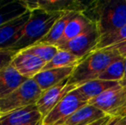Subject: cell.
<instances>
[{
	"label": "cell",
	"mask_w": 126,
	"mask_h": 125,
	"mask_svg": "<svg viewBox=\"0 0 126 125\" xmlns=\"http://www.w3.org/2000/svg\"><path fill=\"white\" fill-rule=\"evenodd\" d=\"M125 58L120 57L116 59L105 69V71L98 77V79L108 82H120L125 77Z\"/></svg>",
	"instance_id": "44dd1931"
},
{
	"label": "cell",
	"mask_w": 126,
	"mask_h": 125,
	"mask_svg": "<svg viewBox=\"0 0 126 125\" xmlns=\"http://www.w3.org/2000/svg\"><path fill=\"white\" fill-rule=\"evenodd\" d=\"M31 11L0 27V49H10L16 41V35L29 20Z\"/></svg>",
	"instance_id": "7c38bea8"
},
{
	"label": "cell",
	"mask_w": 126,
	"mask_h": 125,
	"mask_svg": "<svg viewBox=\"0 0 126 125\" xmlns=\"http://www.w3.org/2000/svg\"><path fill=\"white\" fill-rule=\"evenodd\" d=\"M106 49H114V50H116L117 52H118V53L119 54L121 57H123L124 58L126 57V43L121 44V45L111 47V48H106Z\"/></svg>",
	"instance_id": "484cf974"
},
{
	"label": "cell",
	"mask_w": 126,
	"mask_h": 125,
	"mask_svg": "<svg viewBox=\"0 0 126 125\" xmlns=\"http://www.w3.org/2000/svg\"><path fill=\"white\" fill-rule=\"evenodd\" d=\"M63 14L62 12H49L42 9L31 11L29 20L17 33L16 41L10 49L21 52L34 45L49 33Z\"/></svg>",
	"instance_id": "7a4b0ae2"
},
{
	"label": "cell",
	"mask_w": 126,
	"mask_h": 125,
	"mask_svg": "<svg viewBox=\"0 0 126 125\" xmlns=\"http://www.w3.org/2000/svg\"><path fill=\"white\" fill-rule=\"evenodd\" d=\"M124 43H126V24L118 30L102 35L95 51L111 48Z\"/></svg>",
	"instance_id": "7402d4cb"
},
{
	"label": "cell",
	"mask_w": 126,
	"mask_h": 125,
	"mask_svg": "<svg viewBox=\"0 0 126 125\" xmlns=\"http://www.w3.org/2000/svg\"><path fill=\"white\" fill-rule=\"evenodd\" d=\"M7 3H8L7 1H2V0H0V8H1V7H3V5H5Z\"/></svg>",
	"instance_id": "f546056e"
},
{
	"label": "cell",
	"mask_w": 126,
	"mask_h": 125,
	"mask_svg": "<svg viewBox=\"0 0 126 125\" xmlns=\"http://www.w3.org/2000/svg\"><path fill=\"white\" fill-rule=\"evenodd\" d=\"M106 114L90 104L83 105L66 121L64 125H89L102 117Z\"/></svg>",
	"instance_id": "9a60e30c"
},
{
	"label": "cell",
	"mask_w": 126,
	"mask_h": 125,
	"mask_svg": "<svg viewBox=\"0 0 126 125\" xmlns=\"http://www.w3.org/2000/svg\"><path fill=\"white\" fill-rule=\"evenodd\" d=\"M0 125H2V124H1V122H0Z\"/></svg>",
	"instance_id": "1f68e13d"
},
{
	"label": "cell",
	"mask_w": 126,
	"mask_h": 125,
	"mask_svg": "<svg viewBox=\"0 0 126 125\" xmlns=\"http://www.w3.org/2000/svg\"><path fill=\"white\" fill-rule=\"evenodd\" d=\"M88 104V100L77 89L70 91L43 119V125H64L74 113Z\"/></svg>",
	"instance_id": "5b68a950"
},
{
	"label": "cell",
	"mask_w": 126,
	"mask_h": 125,
	"mask_svg": "<svg viewBox=\"0 0 126 125\" xmlns=\"http://www.w3.org/2000/svg\"><path fill=\"white\" fill-rule=\"evenodd\" d=\"M112 117H111V116H110V115H106V117H102L100 120L96 121V122L93 123V124H91L89 125H107L110 123V121L112 119Z\"/></svg>",
	"instance_id": "83f0119b"
},
{
	"label": "cell",
	"mask_w": 126,
	"mask_h": 125,
	"mask_svg": "<svg viewBox=\"0 0 126 125\" xmlns=\"http://www.w3.org/2000/svg\"><path fill=\"white\" fill-rule=\"evenodd\" d=\"M83 15L96 23L101 36L126 24V0H97L88 3Z\"/></svg>",
	"instance_id": "6da1fadb"
},
{
	"label": "cell",
	"mask_w": 126,
	"mask_h": 125,
	"mask_svg": "<svg viewBox=\"0 0 126 125\" xmlns=\"http://www.w3.org/2000/svg\"><path fill=\"white\" fill-rule=\"evenodd\" d=\"M125 62H126V57H125ZM123 80H126V64H125V77H124ZM122 80V81H123Z\"/></svg>",
	"instance_id": "4dcf8cb0"
},
{
	"label": "cell",
	"mask_w": 126,
	"mask_h": 125,
	"mask_svg": "<svg viewBox=\"0 0 126 125\" xmlns=\"http://www.w3.org/2000/svg\"><path fill=\"white\" fill-rule=\"evenodd\" d=\"M27 80L10 64L0 70V99L12 94Z\"/></svg>",
	"instance_id": "5bb4252c"
},
{
	"label": "cell",
	"mask_w": 126,
	"mask_h": 125,
	"mask_svg": "<svg viewBox=\"0 0 126 125\" xmlns=\"http://www.w3.org/2000/svg\"><path fill=\"white\" fill-rule=\"evenodd\" d=\"M91 23V21L88 20L82 13H76L68 22L63 36L56 45V46L58 47L75 39L86 30Z\"/></svg>",
	"instance_id": "2e32d148"
},
{
	"label": "cell",
	"mask_w": 126,
	"mask_h": 125,
	"mask_svg": "<svg viewBox=\"0 0 126 125\" xmlns=\"http://www.w3.org/2000/svg\"><path fill=\"white\" fill-rule=\"evenodd\" d=\"M125 120H126V117H125Z\"/></svg>",
	"instance_id": "d6a6232c"
},
{
	"label": "cell",
	"mask_w": 126,
	"mask_h": 125,
	"mask_svg": "<svg viewBox=\"0 0 126 125\" xmlns=\"http://www.w3.org/2000/svg\"><path fill=\"white\" fill-rule=\"evenodd\" d=\"M76 13H79V12H65L63 13V15L54 23L49 33L37 44L56 45L63 36V32L65 30V28H66L68 22L71 20L72 17Z\"/></svg>",
	"instance_id": "ac0fdd59"
},
{
	"label": "cell",
	"mask_w": 126,
	"mask_h": 125,
	"mask_svg": "<svg viewBox=\"0 0 126 125\" xmlns=\"http://www.w3.org/2000/svg\"><path fill=\"white\" fill-rule=\"evenodd\" d=\"M23 125H43V120L39 121L36 123H33V124H23Z\"/></svg>",
	"instance_id": "f1b7e54d"
},
{
	"label": "cell",
	"mask_w": 126,
	"mask_h": 125,
	"mask_svg": "<svg viewBox=\"0 0 126 125\" xmlns=\"http://www.w3.org/2000/svg\"><path fill=\"white\" fill-rule=\"evenodd\" d=\"M43 91L33 79H28L16 90L5 98L0 99V117L7 115L13 111L36 105Z\"/></svg>",
	"instance_id": "277c9868"
},
{
	"label": "cell",
	"mask_w": 126,
	"mask_h": 125,
	"mask_svg": "<svg viewBox=\"0 0 126 125\" xmlns=\"http://www.w3.org/2000/svg\"><path fill=\"white\" fill-rule=\"evenodd\" d=\"M120 57L114 49L94 51L81 59L75 67L73 73L69 78V84L77 87L87 82L98 79L110 63Z\"/></svg>",
	"instance_id": "3957f363"
},
{
	"label": "cell",
	"mask_w": 126,
	"mask_h": 125,
	"mask_svg": "<svg viewBox=\"0 0 126 125\" xmlns=\"http://www.w3.org/2000/svg\"><path fill=\"white\" fill-rule=\"evenodd\" d=\"M59 49L56 45H45V44H36L34 45L28 47V48L22 50L24 52L30 53L35 57H39L45 63H49L53 58Z\"/></svg>",
	"instance_id": "603a6c76"
},
{
	"label": "cell",
	"mask_w": 126,
	"mask_h": 125,
	"mask_svg": "<svg viewBox=\"0 0 126 125\" xmlns=\"http://www.w3.org/2000/svg\"><path fill=\"white\" fill-rule=\"evenodd\" d=\"M17 52H18L11 49H0V70L10 64Z\"/></svg>",
	"instance_id": "cb8c5ba5"
},
{
	"label": "cell",
	"mask_w": 126,
	"mask_h": 125,
	"mask_svg": "<svg viewBox=\"0 0 126 125\" xmlns=\"http://www.w3.org/2000/svg\"><path fill=\"white\" fill-rule=\"evenodd\" d=\"M43 120L36 105H32L13 111L7 115L0 117L2 125H23Z\"/></svg>",
	"instance_id": "30bf717a"
},
{
	"label": "cell",
	"mask_w": 126,
	"mask_h": 125,
	"mask_svg": "<svg viewBox=\"0 0 126 125\" xmlns=\"http://www.w3.org/2000/svg\"><path fill=\"white\" fill-rule=\"evenodd\" d=\"M118 85H119V82L95 79L78 86L76 89L89 101L90 99L94 98L95 97L100 95L106 90Z\"/></svg>",
	"instance_id": "e0dca14e"
},
{
	"label": "cell",
	"mask_w": 126,
	"mask_h": 125,
	"mask_svg": "<svg viewBox=\"0 0 126 125\" xmlns=\"http://www.w3.org/2000/svg\"><path fill=\"white\" fill-rule=\"evenodd\" d=\"M76 66L67 68L51 69L42 70L33 77V81L37 83L42 91H46L54 86L59 84L66 79L70 78Z\"/></svg>",
	"instance_id": "8fae6325"
},
{
	"label": "cell",
	"mask_w": 126,
	"mask_h": 125,
	"mask_svg": "<svg viewBox=\"0 0 126 125\" xmlns=\"http://www.w3.org/2000/svg\"><path fill=\"white\" fill-rule=\"evenodd\" d=\"M107 125H126V120L125 117H113Z\"/></svg>",
	"instance_id": "4316f807"
},
{
	"label": "cell",
	"mask_w": 126,
	"mask_h": 125,
	"mask_svg": "<svg viewBox=\"0 0 126 125\" xmlns=\"http://www.w3.org/2000/svg\"><path fill=\"white\" fill-rule=\"evenodd\" d=\"M125 99V92L122 86L118 85L106 90L99 96L92 98L88 104L100 109L106 115L111 116L113 112L122 106Z\"/></svg>",
	"instance_id": "ba28073f"
},
{
	"label": "cell",
	"mask_w": 126,
	"mask_h": 125,
	"mask_svg": "<svg viewBox=\"0 0 126 125\" xmlns=\"http://www.w3.org/2000/svg\"><path fill=\"white\" fill-rule=\"evenodd\" d=\"M76 88V86L69 84L68 78L58 85L44 91L36 103L37 108L43 117V119L50 113L65 95Z\"/></svg>",
	"instance_id": "52a82bcc"
},
{
	"label": "cell",
	"mask_w": 126,
	"mask_h": 125,
	"mask_svg": "<svg viewBox=\"0 0 126 125\" xmlns=\"http://www.w3.org/2000/svg\"><path fill=\"white\" fill-rule=\"evenodd\" d=\"M119 84L122 86L125 92V99H124V103L120 108L116 110L112 114L111 117H126V80H123L119 82Z\"/></svg>",
	"instance_id": "d4e9b609"
},
{
	"label": "cell",
	"mask_w": 126,
	"mask_h": 125,
	"mask_svg": "<svg viewBox=\"0 0 126 125\" xmlns=\"http://www.w3.org/2000/svg\"><path fill=\"white\" fill-rule=\"evenodd\" d=\"M28 11L23 1H9L0 8V27Z\"/></svg>",
	"instance_id": "d6986e66"
},
{
	"label": "cell",
	"mask_w": 126,
	"mask_h": 125,
	"mask_svg": "<svg viewBox=\"0 0 126 125\" xmlns=\"http://www.w3.org/2000/svg\"><path fill=\"white\" fill-rule=\"evenodd\" d=\"M46 64L47 63L43 60L24 51L17 52L10 63V65L27 79H33L37 74L42 71Z\"/></svg>",
	"instance_id": "9c48e42d"
},
{
	"label": "cell",
	"mask_w": 126,
	"mask_h": 125,
	"mask_svg": "<svg viewBox=\"0 0 126 125\" xmlns=\"http://www.w3.org/2000/svg\"><path fill=\"white\" fill-rule=\"evenodd\" d=\"M81 60V58H79L77 56L74 55L71 52L59 49L56 55L53 57V58L46 64L42 70L76 66Z\"/></svg>",
	"instance_id": "ffe728a7"
},
{
	"label": "cell",
	"mask_w": 126,
	"mask_h": 125,
	"mask_svg": "<svg viewBox=\"0 0 126 125\" xmlns=\"http://www.w3.org/2000/svg\"><path fill=\"white\" fill-rule=\"evenodd\" d=\"M89 2L80 0H40L37 1L38 9L49 12H79L86 10Z\"/></svg>",
	"instance_id": "4fadbf2b"
},
{
	"label": "cell",
	"mask_w": 126,
	"mask_h": 125,
	"mask_svg": "<svg viewBox=\"0 0 126 125\" xmlns=\"http://www.w3.org/2000/svg\"><path fill=\"white\" fill-rule=\"evenodd\" d=\"M100 38L101 34L96 23L92 22L82 33L70 41L58 46V48L71 52L79 58L83 59L85 57L94 52Z\"/></svg>",
	"instance_id": "8992f818"
}]
</instances>
